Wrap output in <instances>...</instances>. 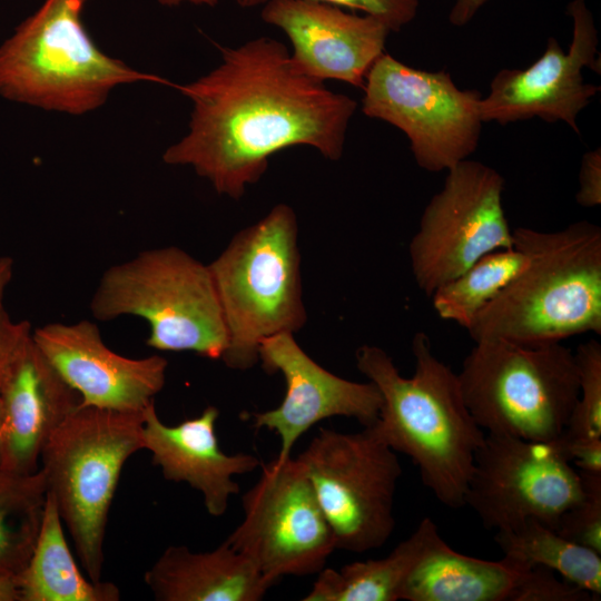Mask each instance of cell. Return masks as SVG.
<instances>
[{"mask_svg": "<svg viewBox=\"0 0 601 601\" xmlns=\"http://www.w3.org/2000/svg\"><path fill=\"white\" fill-rule=\"evenodd\" d=\"M592 594L559 579L556 573L543 566L525 569L515 590L513 601H590Z\"/></svg>", "mask_w": 601, "mask_h": 601, "instance_id": "cell-30", "label": "cell"}, {"mask_svg": "<svg viewBox=\"0 0 601 601\" xmlns=\"http://www.w3.org/2000/svg\"><path fill=\"white\" fill-rule=\"evenodd\" d=\"M412 352L415 370L404 377L381 347L356 349L357 368L382 396L372 426L393 451L413 461L442 504L459 509L485 434L464 402L457 373L434 355L428 335L416 333Z\"/></svg>", "mask_w": 601, "mask_h": 601, "instance_id": "cell-2", "label": "cell"}, {"mask_svg": "<svg viewBox=\"0 0 601 601\" xmlns=\"http://www.w3.org/2000/svg\"><path fill=\"white\" fill-rule=\"evenodd\" d=\"M244 519L225 540L273 585L285 575L318 573L336 550L333 531L297 459L263 465L243 496Z\"/></svg>", "mask_w": 601, "mask_h": 601, "instance_id": "cell-12", "label": "cell"}, {"mask_svg": "<svg viewBox=\"0 0 601 601\" xmlns=\"http://www.w3.org/2000/svg\"><path fill=\"white\" fill-rule=\"evenodd\" d=\"M144 412L77 407L41 453L52 497L77 555L92 581H101L109 510L126 461L144 450Z\"/></svg>", "mask_w": 601, "mask_h": 601, "instance_id": "cell-7", "label": "cell"}, {"mask_svg": "<svg viewBox=\"0 0 601 601\" xmlns=\"http://www.w3.org/2000/svg\"><path fill=\"white\" fill-rule=\"evenodd\" d=\"M161 6L165 7H176L183 3H189L195 6H207L215 7L220 3L223 0H157Z\"/></svg>", "mask_w": 601, "mask_h": 601, "instance_id": "cell-36", "label": "cell"}, {"mask_svg": "<svg viewBox=\"0 0 601 601\" xmlns=\"http://www.w3.org/2000/svg\"><path fill=\"white\" fill-rule=\"evenodd\" d=\"M554 442L566 460L578 466V471L601 473V439L560 435Z\"/></svg>", "mask_w": 601, "mask_h": 601, "instance_id": "cell-32", "label": "cell"}, {"mask_svg": "<svg viewBox=\"0 0 601 601\" xmlns=\"http://www.w3.org/2000/svg\"><path fill=\"white\" fill-rule=\"evenodd\" d=\"M362 111L402 130L416 164L447 171L477 148L482 118L477 90H462L445 71H425L383 53L368 70Z\"/></svg>", "mask_w": 601, "mask_h": 601, "instance_id": "cell-10", "label": "cell"}, {"mask_svg": "<svg viewBox=\"0 0 601 601\" xmlns=\"http://www.w3.org/2000/svg\"><path fill=\"white\" fill-rule=\"evenodd\" d=\"M79 403L77 392L31 334L0 386L4 430L0 466L21 474L38 471L51 434Z\"/></svg>", "mask_w": 601, "mask_h": 601, "instance_id": "cell-18", "label": "cell"}, {"mask_svg": "<svg viewBox=\"0 0 601 601\" xmlns=\"http://www.w3.org/2000/svg\"><path fill=\"white\" fill-rule=\"evenodd\" d=\"M579 473L582 496L560 516L555 531L601 554V473Z\"/></svg>", "mask_w": 601, "mask_h": 601, "instance_id": "cell-28", "label": "cell"}, {"mask_svg": "<svg viewBox=\"0 0 601 601\" xmlns=\"http://www.w3.org/2000/svg\"><path fill=\"white\" fill-rule=\"evenodd\" d=\"M39 349L77 392L80 405L144 412L166 383L159 355L129 358L110 349L96 323H49L32 329Z\"/></svg>", "mask_w": 601, "mask_h": 601, "instance_id": "cell-16", "label": "cell"}, {"mask_svg": "<svg viewBox=\"0 0 601 601\" xmlns=\"http://www.w3.org/2000/svg\"><path fill=\"white\" fill-rule=\"evenodd\" d=\"M220 52L216 68L176 86L193 110L188 132L165 150L166 164L190 166L219 195L239 199L279 150L304 145L331 160L342 157L353 98L303 72L276 39Z\"/></svg>", "mask_w": 601, "mask_h": 601, "instance_id": "cell-1", "label": "cell"}, {"mask_svg": "<svg viewBox=\"0 0 601 601\" xmlns=\"http://www.w3.org/2000/svg\"><path fill=\"white\" fill-rule=\"evenodd\" d=\"M242 8H253L264 4L268 0H235ZM332 3L342 8L359 10L365 14H371L383 21L388 29L394 32L401 31L403 27L413 21L416 17L420 0H317Z\"/></svg>", "mask_w": 601, "mask_h": 601, "instance_id": "cell-31", "label": "cell"}, {"mask_svg": "<svg viewBox=\"0 0 601 601\" xmlns=\"http://www.w3.org/2000/svg\"><path fill=\"white\" fill-rule=\"evenodd\" d=\"M0 601H20V593L14 577L0 575Z\"/></svg>", "mask_w": 601, "mask_h": 601, "instance_id": "cell-35", "label": "cell"}, {"mask_svg": "<svg viewBox=\"0 0 601 601\" xmlns=\"http://www.w3.org/2000/svg\"><path fill=\"white\" fill-rule=\"evenodd\" d=\"M577 203L582 207H595L601 204V149L585 152L579 173Z\"/></svg>", "mask_w": 601, "mask_h": 601, "instance_id": "cell-33", "label": "cell"}, {"mask_svg": "<svg viewBox=\"0 0 601 601\" xmlns=\"http://www.w3.org/2000/svg\"><path fill=\"white\" fill-rule=\"evenodd\" d=\"M102 322L136 316L149 325L146 344L158 351L194 352L219 359L227 328L208 265L176 246L140 252L108 267L90 300Z\"/></svg>", "mask_w": 601, "mask_h": 601, "instance_id": "cell-6", "label": "cell"}, {"mask_svg": "<svg viewBox=\"0 0 601 601\" xmlns=\"http://www.w3.org/2000/svg\"><path fill=\"white\" fill-rule=\"evenodd\" d=\"M579 396L561 435L601 439V344L591 338L574 352Z\"/></svg>", "mask_w": 601, "mask_h": 601, "instance_id": "cell-27", "label": "cell"}, {"mask_svg": "<svg viewBox=\"0 0 601 601\" xmlns=\"http://www.w3.org/2000/svg\"><path fill=\"white\" fill-rule=\"evenodd\" d=\"M260 16L288 37L292 58L303 72L357 88L364 87L368 70L384 53L391 32L376 17L317 0H268Z\"/></svg>", "mask_w": 601, "mask_h": 601, "instance_id": "cell-17", "label": "cell"}, {"mask_svg": "<svg viewBox=\"0 0 601 601\" xmlns=\"http://www.w3.org/2000/svg\"><path fill=\"white\" fill-rule=\"evenodd\" d=\"M3 441H4L3 415H2L1 404H0V464L2 460Z\"/></svg>", "mask_w": 601, "mask_h": 601, "instance_id": "cell-37", "label": "cell"}, {"mask_svg": "<svg viewBox=\"0 0 601 601\" xmlns=\"http://www.w3.org/2000/svg\"><path fill=\"white\" fill-rule=\"evenodd\" d=\"M372 425L356 433L321 428L296 459L333 531L336 550L364 553L395 528L398 457Z\"/></svg>", "mask_w": 601, "mask_h": 601, "instance_id": "cell-9", "label": "cell"}, {"mask_svg": "<svg viewBox=\"0 0 601 601\" xmlns=\"http://www.w3.org/2000/svg\"><path fill=\"white\" fill-rule=\"evenodd\" d=\"M218 415L217 407L207 406L197 417L167 425L152 402L144 410L142 423L144 450L151 453L164 477L198 491L207 512L216 518L225 514L229 497L239 492L234 476L260 465L255 455L220 450L215 432Z\"/></svg>", "mask_w": 601, "mask_h": 601, "instance_id": "cell-19", "label": "cell"}, {"mask_svg": "<svg viewBox=\"0 0 601 601\" xmlns=\"http://www.w3.org/2000/svg\"><path fill=\"white\" fill-rule=\"evenodd\" d=\"M524 570L505 558L487 561L459 553L437 533L408 574L400 600L513 601Z\"/></svg>", "mask_w": 601, "mask_h": 601, "instance_id": "cell-21", "label": "cell"}, {"mask_svg": "<svg viewBox=\"0 0 601 601\" xmlns=\"http://www.w3.org/2000/svg\"><path fill=\"white\" fill-rule=\"evenodd\" d=\"M490 0H454L449 21L454 27L467 24L477 11Z\"/></svg>", "mask_w": 601, "mask_h": 601, "instance_id": "cell-34", "label": "cell"}, {"mask_svg": "<svg viewBox=\"0 0 601 601\" xmlns=\"http://www.w3.org/2000/svg\"><path fill=\"white\" fill-rule=\"evenodd\" d=\"M526 256L515 247L491 252L465 272L439 286L433 294L435 313L467 328L477 313L520 273Z\"/></svg>", "mask_w": 601, "mask_h": 601, "instance_id": "cell-26", "label": "cell"}, {"mask_svg": "<svg viewBox=\"0 0 601 601\" xmlns=\"http://www.w3.org/2000/svg\"><path fill=\"white\" fill-rule=\"evenodd\" d=\"M434 521L425 516L415 531L382 559L355 561L339 570L323 568L304 601H396L401 590L437 534Z\"/></svg>", "mask_w": 601, "mask_h": 601, "instance_id": "cell-23", "label": "cell"}, {"mask_svg": "<svg viewBox=\"0 0 601 601\" xmlns=\"http://www.w3.org/2000/svg\"><path fill=\"white\" fill-rule=\"evenodd\" d=\"M258 356L267 373L279 372L286 383L279 406L253 415L256 430L267 428L279 436L277 460L290 457L296 441L323 420L345 416L364 426L377 421L382 396L375 384L348 381L323 368L303 351L293 333L264 338Z\"/></svg>", "mask_w": 601, "mask_h": 601, "instance_id": "cell-15", "label": "cell"}, {"mask_svg": "<svg viewBox=\"0 0 601 601\" xmlns=\"http://www.w3.org/2000/svg\"><path fill=\"white\" fill-rule=\"evenodd\" d=\"M297 229L294 210L278 204L208 265L228 334L221 359L230 368L253 367L264 338L294 334L306 322Z\"/></svg>", "mask_w": 601, "mask_h": 601, "instance_id": "cell-5", "label": "cell"}, {"mask_svg": "<svg viewBox=\"0 0 601 601\" xmlns=\"http://www.w3.org/2000/svg\"><path fill=\"white\" fill-rule=\"evenodd\" d=\"M86 0H45L0 45V96L69 115L101 107L120 85L168 83L106 55L81 21Z\"/></svg>", "mask_w": 601, "mask_h": 601, "instance_id": "cell-4", "label": "cell"}, {"mask_svg": "<svg viewBox=\"0 0 601 601\" xmlns=\"http://www.w3.org/2000/svg\"><path fill=\"white\" fill-rule=\"evenodd\" d=\"M446 173L408 245L413 276L427 296L484 255L513 247L501 174L470 159Z\"/></svg>", "mask_w": 601, "mask_h": 601, "instance_id": "cell-11", "label": "cell"}, {"mask_svg": "<svg viewBox=\"0 0 601 601\" xmlns=\"http://www.w3.org/2000/svg\"><path fill=\"white\" fill-rule=\"evenodd\" d=\"M512 235L526 263L466 328L474 343L601 335V228L580 220L555 231L518 227Z\"/></svg>", "mask_w": 601, "mask_h": 601, "instance_id": "cell-3", "label": "cell"}, {"mask_svg": "<svg viewBox=\"0 0 601 601\" xmlns=\"http://www.w3.org/2000/svg\"><path fill=\"white\" fill-rule=\"evenodd\" d=\"M457 376L464 402L483 431L528 441H555L579 396L574 352L561 342H475Z\"/></svg>", "mask_w": 601, "mask_h": 601, "instance_id": "cell-8", "label": "cell"}, {"mask_svg": "<svg viewBox=\"0 0 601 601\" xmlns=\"http://www.w3.org/2000/svg\"><path fill=\"white\" fill-rule=\"evenodd\" d=\"M63 523L47 493L39 534L24 569L16 577L20 601H118L119 588L92 581L79 570Z\"/></svg>", "mask_w": 601, "mask_h": 601, "instance_id": "cell-22", "label": "cell"}, {"mask_svg": "<svg viewBox=\"0 0 601 601\" xmlns=\"http://www.w3.org/2000/svg\"><path fill=\"white\" fill-rule=\"evenodd\" d=\"M568 14L573 21L569 51L549 38L539 59L525 69H502L480 100L483 122L506 125L539 117L548 122L563 121L577 134L578 115L595 97L600 87L584 82L582 70L600 73L598 30L585 0H572Z\"/></svg>", "mask_w": 601, "mask_h": 601, "instance_id": "cell-14", "label": "cell"}, {"mask_svg": "<svg viewBox=\"0 0 601 601\" xmlns=\"http://www.w3.org/2000/svg\"><path fill=\"white\" fill-rule=\"evenodd\" d=\"M13 267L11 257L0 256V386L33 329L27 321H13L4 305Z\"/></svg>", "mask_w": 601, "mask_h": 601, "instance_id": "cell-29", "label": "cell"}, {"mask_svg": "<svg viewBox=\"0 0 601 601\" xmlns=\"http://www.w3.org/2000/svg\"><path fill=\"white\" fill-rule=\"evenodd\" d=\"M86 1H88V0H86Z\"/></svg>", "mask_w": 601, "mask_h": 601, "instance_id": "cell-38", "label": "cell"}, {"mask_svg": "<svg viewBox=\"0 0 601 601\" xmlns=\"http://www.w3.org/2000/svg\"><path fill=\"white\" fill-rule=\"evenodd\" d=\"M144 580L158 601H258L272 587L247 556L225 541L206 552L170 545Z\"/></svg>", "mask_w": 601, "mask_h": 601, "instance_id": "cell-20", "label": "cell"}, {"mask_svg": "<svg viewBox=\"0 0 601 601\" xmlns=\"http://www.w3.org/2000/svg\"><path fill=\"white\" fill-rule=\"evenodd\" d=\"M47 485L41 469L21 474L0 466V575L26 566L42 522Z\"/></svg>", "mask_w": 601, "mask_h": 601, "instance_id": "cell-25", "label": "cell"}, {"mask_svg": "<svg viewBox=\"0 0 601 601\" xmlns=\"http://www.w3.org/2000/svg\"><path fill=\"white\" fill-rule=\"evenodd\" d=\"M582 493L579 471L554 441L486 433L474 456L464 505L495 532L528 520L555 530Z\"/></svg>", "mask_w": 601, "mask_h": 601, "instance_id": "cell-13", "label": "cell"}, {"mask_svg": "<svg viewBox=\"0 0 601 601\" xmlns=\"http://www.w3.org/2000/svg\"><path fill=\"white\" fill-rule=\"evenodd\" d=\"M503 558L521 568L543 566L562 579L601 597V554L561 536L535 520L495 532Z\"/></svg>", "mask_w": 601, "mask_h": 601, "instance_id": "cell-24", "label": "cell"}]
</instances>
